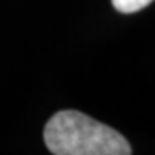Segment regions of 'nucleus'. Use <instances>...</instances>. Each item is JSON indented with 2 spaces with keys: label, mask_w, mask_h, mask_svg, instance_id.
<instances>
[{
  "label": "nucleus",
  "mask_w": 155,
  "mask_h": 155,
  "mask_svg": "<svg viewBox=\"0 0 155 155\" xmlns=\"http://www.w3.org/2000/svg\"><path fill=\"white\" fill-rule=\"evenodd\" d=\"M47 148L55 155H129L119 131L78 110L57 112L45 126Z\"/></svg>",
  "instance_id": "obj_1"
},
{
  "label": "nucleus",
  "mask_w": 155,
  "mask_h": 155,
  "mask_svg": "<svg viewBox=\"0 0 155 155\" xmlns=\"http://www.w3.org/2000/svg\"><path fill=\"white\" fill-rule=\"evenodd\" d=\"M153 0H112V5L116 7V11L122 12V14H133L147 5H150Z\"/></svg>",
  "instance_id": "obj_2"
}]
</instances>
